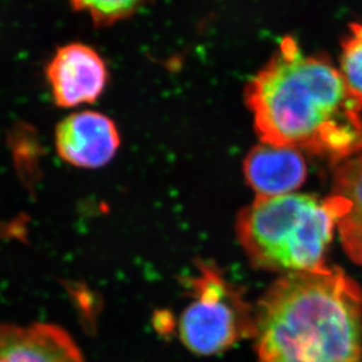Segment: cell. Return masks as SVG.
<instances>
[{
	"label": "cell",
	"mask_w": 362,
	"mask_h": 362,
	"mask_svg": "<svg viewBox=\"0 0 362 362\" xmlns=\"http://www.w3.org/2000/svg\"><path fill=\"white\" fill-rule=\"evenodd\" d=\"M337 226L326 199L303 194L257 196L237 218V237L253 267L284 274L325 267Z\"/></svg>",
	"instance_id": "obj_3"
},
{
	"label": "cell",
	"mask_w": 362,
	"mask_h": 362,
	"mask_svg": "<svg viewBox=\"0 0 362 362\" xmlns=\"http://www.w3.org/2000/svg\"><path fill=\"white\" fill-rule=\"evenodd\" d=\"M244 175L258 196H281L304 183L308 168L296 149L262 142L246 156Z\"/></svg>",
	"instance_id": "obj_8"
},
{
	"label": "cell",
	"mask_w": 362,
	"mask_h": 362,
	"mask_svg": "<svg viewBox=\"0 0 362 362\" xmlns=\"http://www.w3.org/2000/svg\"><path fill=\"white\" fill-rule=\"evenodd\" d=\"M46 76L55 103L72 108L99 99L108 82V69L94 48L73 42L55 52Z\"/></svg>",
	"instance_id": "obj_5"
},
{
	"label": "cell",
	"mask_w": 362,
	"mask_h": 362,
	"mask_svg": "<svg viewBox=\"0 0 362 362\" xmlns=\"http://www.w3.org/2000/svg\"><path fill=\"white\" fill-rule=\"evenodd\" d=\"M76 11L92 18L96 26L115 24L133 16L147 0H69Z\"/></svg>",
	"instance_id": "obj_10"
},
{
	"label": "cell",
	"mask_w": 362,
	"mask_h": 362,
	"mask_svg": "<svg viewBox=\"0 0 362 362\" xmlns=\"http://www.w3.org/2000/svg\"><path fill=\"white\" fill-rule=\"evenodd\" d=\"M120 144L114 121L92 110L71 114L55 130L59 156L76 168L95 169L106 165L117 155Z\"/></svg>",
	"instance_id": "obj_6"
},
{
	"label": "cell",
	"mask_w": 362,
	"mask_h": 362,
	"mask_svg": "<svg viewBox=\"0 0 362 362\" xmlns=\"http://www.w3.org/2000/svg\"><path fill=\"white\" fill-rule=\"evenodd\" d=\"M257 362H362V290L340 267L284 274L255 308Z\"/></svg>",
	"instance_id": "obj_2"
},
{
	"label": "cell",
	"mask_w": 362,
	"mask_h": 362,
	"mask_svg": "<svg viewBox=\"0 0 362 362\" xmlns=\"http://www.w3.org/2000/svg\"><path fill=\"white\" fill-rule=\"evenodd\" d=\"M346 253L362 265V151L341 162L326 197Z\"/></svg>",
	"instance_id": "obj_9"
},
{
	"label": "cell",
	"mask_w": 362,
	"mask_h": 362,
	"mask_svg": "<svg viewBox=\"0 0 362 362\" xmlns=\"http://www.w3.org/2000/svg\"><path fill=\"white\" fill-rule=\"evenodd\" d=\"M0 362H86L69 332L57 325L0 322Z\"/></svg>",
	"instance_id": "obj_7"
},
{
	"label": "cell",
	"mask_w": 362,
	"mask_h": 362,
	"mask_svg": "<svg viewBox=\"0 0 362 362\" xmlns=\"http://www.w3.org/2000/svg\"><path fill=\"white\" fill-rule=\"evenodd\" d=\"M197 267L199 274L188 281L194 300L182 312L178 337L194 354L215 356L253 338L255 308L215 265L199 262Z\"/></svg>",
	"instance_id": "obj_4"
},
{
	"label": "cell",
	"mask_w": 362,
	"mask_h": 362,
	"mask_svg": "<svg viewBox=\"0 0 362 362\" xmlns=\"http://www.w3.org/2000/svg\"><path fill=\"white\" fill-rule=\"evenodd\" d=\"M341 48L340 72L349 85L362 95V24L351 25Z\"/></svg>",
	"instance_id": "obj_11"
},
{
	"label": "cell",
	"mask_w": 362,
	"mask_h": 362,
	"mask_svg": "<svg viewBox=\"0 0 362 362\" xmlns=\"http://www.w3.org/2000/svg\"><path fill=\"white\" fill-rule=\"evenodd\" d=\"M263 144L341 163L362 151V95L327 59L284 38L245 88Z\"/></svg>",
	"instance_id": "obj_1"
}]
</instances>
